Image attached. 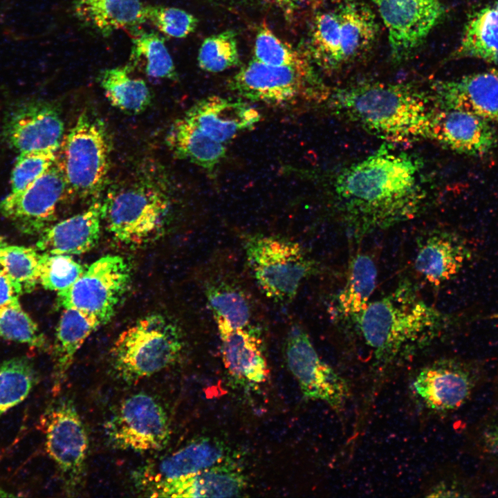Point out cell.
Listing matches in <instances>:
<instances>
[{
  "mask_svg": "<svg viewBox=\"0 0 498 498\" xmlns=\"http://www.w3.org/2000/svg\"><path fill=\"white\" fill-rule=\"evenodd\" d=\"M421 168L414 156L384 145L340 172L336 208L349 237L358 243L418 216L426 201Z\"/></svg>",
  "mask_w": 498,
  "mask_h": 498,
  "instance_id": "6da1fadb",
  "label": "cell"
},
{
  "mask_svg": "<svg viewBox=\"0 0 498 498\" xmlns=\"http://www.w3.org/2000/svg\"><path fill=\"white\" fill-rule=\"evenodd\" d=\"M328 100L338 116L389 142L428 138L432 100L409 84L359 82L338 89Z\"/></svg>",
  "mask_w": 498,
  "mask_h": 498,
  "instance_id": "7a4b0ae2",
  "label": "cell"
},
{
  "mask_svg": "<svg viewBox=\"0 0 498 498\" xmlns=\"http://www.w3.org/2000/svg\"><path fill=\"white\" fill-rule=\"evenodd\" d=\"M453 320L427 304L415 286L403 281L369 302L356 322L365 343L380 360H389L439 336Z\"/></svg>",
  "mask_w": 498,
  "mask_h": 498,
  "instance_id": "3957f363",
  "label": "cell"
},
{
  "mask_svg": "<svg viewBox=\"0 0 498 498\" xmlns=\"http://www.w3.org/2000/svg\"><path fill=\"white\" fill-rule=\"evenodd\" d=\"M184 347L183 333L170 318L145 316L124 330L111 351L115 376L127 383L151 376L174 364Z\"/></svg>",
  "mask_w": 498,
  "mask_h": 498,
  "instance_id": "277c9868",
  "label": "cell"
},
{
  "mask_svg": "<svg viewBox=\"0 0 498 498\" xmlns=\"http://www.w3.org/2000/svg\"><path fill=\"white\" fill-rule=\"evenodd\" d=\"M170 203L161 185L140 180L108 192L101 201L102 219L116 240L126 245H142L163 231Z\"/></svg>",
  "mask_w": 498,
  "mask_h": 498,
  "instance_id": "5b68a950",
  "label": "cell"
},
{
  "mask_svg": "<svg viewBox=\"0 0 498 498\" xmlns=\"http://www.w3.org/2000/svg\"><path fill=\"white\" fill-rule=\"evenodd\" d=\"M228 87L241 98L277 107L322 103L331 93L313 65L273 66L255 59L231 77Z\"/></svg>",
  "mask_w": 498,
  "mask_h": 498,
  "instance_id": "8992f818",
  "label": "cell"
},
{
  "mask_svg": "<svg viewBox=\"0 0 498 498\" xmlns=\"http://www.w3.org/2000/svg\"><path fill=\"white\" fill-rule=\"evenodd\" d=\"M246 261L260 290L276 302L291 301L316 263L294 241L255 234L244 242Z\"/></svg>",
  "mask_w": 498,
  "mask_h": 498,
  "instance_id": "52a82bcc",
  "label": "cell"
},
{
  "mask_svg": "<svg viewBox=\"0 0 498 498\" xmlns=\"http://www.w3.org/2000/svg\"><path fill=\"white\" fill-rule=\"evenodd\" d=\"M110 154L104 123L82 113L64 141L61 166L68 192L84 199L97 198L107 182Z\"/></svg>",
  "mask_w": 498,
  "mask_h": 498,
  "instance_id": "ba28073f",
  "label": "cell"
},
{
  "mask_svg": "<svg viewBox=\"0 0 498 498\" xmlns=\"http://www.w3.org/2000/svg\"><path fill=\"white\" fill-rule=\"evenodd\" d=\"M46 452L59 470L65 489L73 493L84 477L89 439L72 400L66 397L51 403L41 418Z\"/></svg>",
  "mask_w": 498,
  "mask_h": 498,
  "instance_id": "9c48e42d",
  "label": "cell"
},
{
  "mask_svg": "<svg viewBox=\"0 0 498 498\" xmlns=\"http://www.w3.org/2000/svg\"><path fill=\"white\" fill-rule=\"evenodd\" d=\"M130 279L126 261L118 255H107L93 262L70 286L57 292V304L62 308L91 314L102 325L113 316Z\"/></svg>",
  "mask_w": 498,
  "mask_h": 498,
  "instance_id": "30bf717a",
  "label": "cell"
},
{
  "mask_svg": "<svg viewBox=\"0 0 498 498\" xmlns=\"http://www.w3.org/2000/svg\"><path fill=\"white\" fill-rule=\"evenodd\" d=\"M105 431L113 447L136 452L162 450L171 433L165 409L154 397L145 393L124 398L107 421Z\"/></svg>",
  "mask_w": 498,
  "mask_h": 498,
  "instance_id": "8fae6325",
  "label": "cell"
},
{
  "mask_svg": "<svg viewBox=\"0 0 498 498\" xmlns=\"http://www.w3.org/2000/svg\"><path fill=\"white\" fill-rule=\"evenodd\" d=\"M287 366L305 398L323 401L333 409H342L349 387L344 379L317 353L307 333L294 324L284 344Z\"/></svg>",
  "mask_w": 498,
  "mask_h": 498,
  "instance_id": "7c38bea8",
  "label": "cell"
},
{
  "mask_svg": "<svg viewBox=\"0 0 498 498\" xmlns=\"http://www.w3.org/2000/svg\"><path fill=\"white\" fill-rule=\"evenodd\" d=\"M388 35L390 54L400 62L410 57L442 21L441 0H371Z\"/></svg>",
  "mask_w": 498,
  "mask_h": 498,
  "instance_id": "4fadbf2b",
  "label": "cell"
},
{
  "mask_svg": "<svg viewBox=\"0 0 498 498\" xmlns=\"http://www.w3.org/2000/svg\"><path fill=\"white\" fill-rule=\"evenodd\" d=\"M66 185L62 166L54 163L27 188L0 201V214L21 232L41 234L55 219Z\"/></svg>",
  "mask_w": 498,
  "mask_h": 498,
  "instance_id": "5bb4252c",
  "label": "cell"
},
{
  "mask_svg": "<svg viewBox=\"0 0 498 498\" xmlns=\"http://www.w3.org/2000/svg\"><path fill=\"white\" fill-rule=\"evenodd\" d=\"M226 445L216 439L194 440L176 452L137 470L134 485L138 492L150 497L160 486L188 477L227 458Z\"/></svg>",
  "mask_w": 498,
  "mask_h": 498,
  "instance_id": "9a60e30c",
  "label": "cell"
},
{
  "mask_svg": "<svg viewBox=\"0 0 498 498\" xmlns=\"http://www.w3.org/2000/svg\"><path fill=\"white\" fill-rule=\"evenodd\" d=\"M60 112L51 102L30 100L17 104L4 122L3 135L17 151H56L64 135Z\"/></svg>",
  "mask_w": 498,
  "mask_h": 498,
  "instance_id": "2e32d148",
  "label": "cell"
},
{
  "mask_svg": "<svg viewBox=\"0 0 498 498\" xmlns=\"http://www.w3.org/2000/svg\"><path fill=\"white\" fill-rule=\"evenodd\" d=\"M427 138L459 154L482 156L496 147L498 138L491 122L459 109L434 104Z\"/></svg>",
  "mask_w": 498,
  "mask_h": 498,
  "instance_id": "e0dca14e",
  "label": "cell"
},
{
  "mask_svg": "<svg viewBox=\"0 0 498 498\" xmlns=\"http://www.w3.org/2000/svg\"><path fill=\"white\" fill-rule=\"evenodd\" d=\"M471 256L463 237L454 231L435 229L419 237L414 266L421 279L437 287L456 277Z\"/></svg>",
  "mask_w": 498,
  "mask_h": 498,
  "instance_id": "ac0fdd59",
  "label": "cell"
},
{
  "mask_svg": "<svg viewBox=\"0 0 498 498\" xmlns=\"http://www.w3.org/2000/svg\"><path fill=\"white\" fill-rule=\"evenodd\" d=\"M431 89L434 104L459 109L498 123V75L492 70L438 80Z\"/></svg>",
  "mask_w": 498,
  "mask_h": 498,
  "instance_id": "d6986e66",
  "label": "cell"
},
{
  "mask_svg": "<svg viewBox=\"0 0 498 498\" xmlns=\"http://www.w3.org/2000/svg\"><path fill=\"white\" fill-rule=\"evenodd\" d=\"M184 117L225 145L239 134L253 129L261 120L258 110L248 102L219 95L199 100Z\"/></svg>",
  "mask_w": 498,
  "mask_h": 498,
  "instance_id": "ffe728a7",
  "label": "cell"
},
{
  "mask_svg": "<svg viewBox=\"0 0 498 498\" xmlns=\"http://www.w3.org/2000/svg\"><path fill=\"white\" fill-rule=\"evenodd\" d=\"M473 386L468 370L453 360H441L424 367L413 382L416 394L425 405L440 412L461 407Z\"/></svg>",
  "mask_w": 498,
  "mask_h": 498,
  "instance_id": "44dd1931",
  "label": "cell"
},
{
  "mask_svg": "<svg viewBox=\"0 0 498 498\" xmlns=\"http://www.w3.org/2000/svg\"><path fill=\"white\" fill-rule=\"evenodd\" d=\"M214 319L228 373L241 384L252 385L265 382L268 369L261 340L255 329L251 326L232 327L220 317Z\"/></svg>",
  "mask_w": 498,
  "mask_h": 498,
  "instance_id": "7402d4cb",
  "label": "cell"
},
{
  "mask_svg": "<svg viewBox=\"0 0 498 498\" xmlns=\"http://www.w3.org/2000/svg\"><path fill=\"white\" fill-rule=\"evenodd\" d=\"M248 486L247 478L234 462H222L188 477L166 483L152 497H228L241 496Z\"/></svg>",
  "mask_w": 498,
  "mask_h": 498,
  "instance_id": "603a6c76",
  "label": "cell"
},
{
  "mask_svg": "<svg viewBox=\"0 0 498 498\" xmlns=\"http://www.w3.org/2000/svg\"><path fill=\"white\" fill-rule=\"evenodd\" d=\"M101 201L95 200L84 211L44 230L36 243L40 252L80 255L98 243L101 232Z\"/></svg>",
  "mask_w": 498,
  "mask_h": 498,
  "instance_id": "cb8c5ba5",
  "label": "cell"
},
{
  "mask_svg": "<svg viewBox=\"0 0 498 498\" xmlns=\"http://www.w3.org/2000/svg\"><path fill=\"white\" fill-rule=\"evenodd\" d=\"M145 7L142 0H74L73 9L80 22L106 37L138 29L147 22Z\"/></svg>",
  "mask_w": 498,
  "mask_h": 498,
  "instance_id": "d4e9b609",
  "label": "cell"
},
{
  "mask_svg": "<svg viewBox=\"0 0 498 498\" xmlns=\"http://www.w3.org/2000/svg\"><path fill=\"white\" fill-rule=\"evenodd\" d=\"M101 325L98 318L91 314L75 308H63L53 348L54 391L64 382L77 351Z\"/></svg>",
  "mask_w": 498,
  "mask_h": 498,
  "instance_id": "484cf974",
  "label": "cell"
},
{
  "mask_svg": "<svg viewBox=\"0 0 498 498\" xmlns=\"http://www.w3.org/2000/svg\"><path fill=\"white\" fill-rule=\"evenodd\" d=\"M166 142L178 158L187 160L214 175L226 155V145L214 140L182 117L173 122Z\"/></svg>",
  "mask_w": 498,
  "mask_h": 498,
  "instance_id": "4316f807",
  "label": "cell"
},
{
  "mask_svg": "<svg viewBox=\"0 0 498 498\" xmlns=\"http://www.w3.org/2000/svg\"><path fill=\"white\" fill-rule=\"evenodd\" d=\"M344 64L364 55L374 44L378 26L375 14L365 3L347 0L337 7Z\"/></svg>",
  "mask_w": 498,
  "mask_h": 498,
  "instance_id": "83f0119b",
  "label": "cell"
},
{
  "mask_svg": "<svg viewBox=\"0 0 498 498\" xmlns=\"http://www.w3.org/2000/svg\"><path fill=\"white\" fill-rule=\"evenodd\" d=\"M376 279V264L369 255L358 253L350 260L345 283L336 299V311L342 319L356 324L370 302Z\"/></svg>",
  "mask_w": 498,
  "mask_h": 498,
  "instance_id": "f1b7e54d",
  "label": "cell"
},
{
  "mask_svg": "<svg viewBox=\"0 0 498 498\" xmlns=\"http://www.w3.org/2000/svg\"><path fill=\"white\" fill-rule=\"evenodd\" d=\"M498 55V9L486 6L468 19L452 59L474 58L492 63Z\"/></svg>",
  "mask_w": 498,
  "mask_h": 498,
  "instance_id": "f546056e",
  "label": "cell"
},
{
  "mask_svg": "<svg viewBox=\"0 0 498 498\" xmlns=\"http://www.w3.org/2000/svg\"><path fill=\"white\" fill-rule=\"evenodd\" d=\"M127 64L100 72L98 81L111 105L124 112L138 114L151 102V91L142 79L131 76Z\"/></svg>",
  "mask_w": 498,
  "mask_h": 498,
  "instance_id": "4dcf8cb0",
  "label": "cell"
},
{
  "mask_svg": "<svg viewBox=\"0 0 498 498\" xmlns=\"http://www.w3.org/2000/svg\"><path fill=\"white\" fill-rule=\"evenodd\" d=\"M131 33L132 44L127 65L152 78L176 80L177 72L164 37L139 28Z\"/></svg>",
  "mask_w": 498,
  "mask_h": 498,
  "instance_id": "1f68e13d",
  "label": "cell"
},
{
  "mask_svg": "<svg viewBox=\"0 0 498 498\" xmlns=\"http://www.w3.org/2000/svg\"><path fill=\"white\" fill-rule=\"evenodd\" d=\"M309 46L311 56L322 68L334 71L344 66L337 8L315 15L310 31Z\"/></svg>",
  "mask_w": 498,
  "mask_h": 498,
  "instance_id": "d6a6232c",
  "label": "cell"
},
{
  "mask_svg": "<svg viewBox=\"0 0 498 498\" xmlns=\"http://www.w3.org/2000/svg\"><path fill=\"white\" fill-rule=\"evenodd\" d=\"M205 293L214 317L223 319L232 327H250L251 305L238 286L218 279L208 282Z\"/></svg>",
  "mask_w": 498,
  "mask_h": 498,
  "instance_id": "836d02e7",
  "label": "cell"
},
{
  "mask_svg": "<svg viewBox=\"0 0 498 498\" xmlns=\"http://www.w3.org/2000/svg\"><path fill=\"white\" fill-rule=\"evenodd\" d=\"M37 382L31 360L16 357L0 363V417L21 403Z\"/></svg>",
  "mask_w": 498,
  "mask_h": 498,
  "instance_id": "e575fe53",
  "label": "cell"
},
{
  "mask_svg": "<svg viewBox=\"0 0 498 498\" xmlns=\"http://www.w3.org/2000/svg\"><path fill=\"white\" fill-rule=\"evenodd\" d=\"M40 257L37 248L7 245L0 250V266L22 293H30L39 284Z\"/></svg>",
  "mask_w": 498,
  "mask_h": 498,
  "instance_id": "d590c367",
  "label": "cell"
},
{
  "mask_svg": "<svg viewBox=\"0 0 498 498\" xmlns=\"http://www.w3.org/2000/svg\"><path fill=\"white\" fill-rule=\"evenodd\" d=\"M0 338L39 350L47 348L44 334L19 302L0 307Z\"/></svg>",
  "mask_w": 498,
  "mask_h": 498,
  "instance_id": "8d00e7d4",
  "label": "cell"
},
{
  "mask_svg": "<svg viewBox=\"0 0 498 498\" xmlns=\"http://www.w3.org/2000/svg\"><path fill=\"white\" fill-rule=\"evenodd\" d=\"M198 64L202 70L219 73L240 64L237 35L227 30L204 39L199 48Z\"/></svg>",
  "mask_w": 498,
  "mask_h": 498,
  "instance_id": "74e56055",
  "label": "cell"
},
{
  "mask_svg": "<svg viewBox=\"0 0 498 498\" xmlns=\"http://www.w3.org/2000/svg\"><path fill=\"white\" fill-rule=\"evenodd\" d=\"M254 55L253 59L268 65L295 67L312 65L306 55L284 42L266 25L257 30Z\"/></svg>",
  "mask_w": 498,
  "mask_h": 498,
  "instance_id": "f35d334b",
  "label": "cell"
},
{
  "mask_svg": "<svg viewBox=\"0 0 498 498\" xmlns=\"http://www.w3.org/2000/svg\"><path fill=\"white\" fill-rule=\"evenodd\" d=\"M84 270L71 255L41 252L39 284L47 290L59 292L68 288Z\"/></svg>",
  "mask_w": 498,
  "mask_h": 498,
  "instance_id": "ab89813d",
  "label": "cell"
},
{
  "mask_svg": "<svg viewBox=\"0 0 498 498\" xmlns=\"http://www.w3.org/2000/svg\"><path fill=\"white\" fill-rule=\"evenodd\" d=\"M145 17L160 33L173 38H184L193 33L198 19L191 13L175 7L146 5Z\"/></svg>",
  "mask_w": 498,
  "mask_h": 498,
  "instance_id": "60d3db41",
  "label": "cell"
},
{
  "mask_svg": "<svg viewBox=\"0 0 498 498\" xmlns=\"http://www.w3.org/2000/svg\"><path fill=\"white\" fill-rule=\"evenodd\" d=\"M55 152L52 150L19 152L11 172V192L27 188L40 177L56 161Z\"/></svg>",
  "mask_w": 498,
  "mask_h": 498,
  "instance_id": "b9f144b4",
  "label": "cell"
},
{
  "mask_svg": "<svg viewBox=\"0 0 498 498\" xmlns=\"http://www.w3.org/2000/svg\"><path fill=\"white\" fill-rule=\"evenodd\" d=\"M20 288L0 266V307L19 302Z\"/></svg>",
  "mask_w": 498,
  "mask_h": 498,
  "instance_id": "7bdbcfd3",
  "label": "cell"
},
{
  "mask_svg": "<svg viewBox=\"0 0 498 498\" xmlns=\"http://www.w3.org/2000/svg\"><path fill=\"white\" fill-rule=\"evenodd\" d=\"M277 6L280 8L284 14L290 19L297 8L296 3L293 0H273Z\"/></svg>",
  "mask_w": 498,
  "mask_h": 498,
  "instance_id": "ee69618b",
  "label": "cell"
},
{
  "mask_svg": "<svg viewBox=\"0 0 498 498\" xmlns=\"http://www.w3.org/2000/svg\"><path fill=\"white\" fill-rule=\"evenodd\" d=\"M297 6L304 5L308 7L317 8L334 0H293Z\"/></svg>",
  "mask_w": 498,
  "mask_h": 498,
  "instance_id": "f6af8a7d",
  "label": "cell"
},
{
  "mask_svg": "<svg viewBox=\"0 0 498 498\" xmlns=\"http://www.w3.org/2000/svg\"><path fill=\"white\" fill-rule=\"evenodd\" d=\"M490 442L491 447L492 448L494 452L498 456V424L496 425V427L492 431V433L490 436Z\"/></svg>",
  "mask_w": 498,
  "mask_h": 498,
  "instance_id": "bcb514c9",
  "label": "cell"
},
{
  "mask_svg": "<svg viewBox=\"0 0 498 498\" xmlns=\"http://www.w3.org/2000/svg\"><path fill=\"white\" fill-rule=\"evenodd\" d=\"M15 497V495H12V493H10L9 492L4 490L3 488L0 486V497Z\"/></svg>",
  "mask_w": 498,
  "mask_h": 498,
  "instance_id": "7dc6e473",
  "label": "cell"
},
{
  "mask_svg": "<svg viewBox=\"0 0 498 498\" xmlns=\"http://www.w3.org/2000/svg\"><path fill=\"white\" fill-rule=\"evenodd\" d=\"M491 64L494 65V68L492 69V71L498 75V55L496 56V57Z\"/></svg>",
  "mask_w": 498,
  "mask_h": 498,
  "instance_id": "c3c4849f",
  "label": "cell"
},
{
  "mask_svg": "<svg viewBox=\"0 0 498 498\" xmlns=\"http://www.w3.org/2000/svg\"><path fill=\"white\" fill-rule=\"evenodd\" d=\"M7 245L4 238L0 234V250Z\"/></svg>",
  "mask_w": 498,
  "mask_h": 498,
  "instance_id": "681fc988",
  "label": "cell"
},
{
  "mask_svg": "<svg viewBox=\"0 0 498 498\" xmlns=\"http://www.w3.org/2000/svg\"><path fill=\"white\" fill-rule=\"evenodd\" d=\"M495 7L498 9V0H497L496 4H495Z\"/></svg>",
  "mask_w": 498,
  "mask_h": 498,
  "instance_id": "f907efd6",
  "label": "cell"
}]
</instances>
